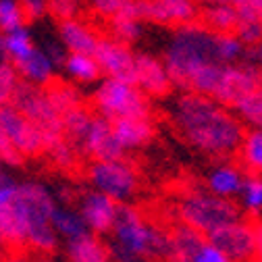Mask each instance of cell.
I'll use <instances>...</instances> for the list:
<instances>
[{"label":"cell","instance_id":"d590c367","mask_svg":"<svg viewBox=\"0 0 262 262\" xmlns=\"http://www.w3.org/2000/svg\"><path fill=\"white\" fill-rule=\"evenodd\" d=\"M46 154L50 156V160L60 169H73L79 160V148H75L71 142L67 140H58L56 144H52L50 148H46Z\"/></svg>","mask_w":262,"mask_h":262},{"label":"cell","instance_id":"7402d4cb","mask_svg":"<svg viewBox=\"0 0 262 262\" xmlns=\"http://www.w3.org/2000/svg\"><path fill=\"white\" fill-rule=\"evenodd\" d=\"M111 29H113L111 38L125 46L142 38L144 23L138 15V0H123V9L119 11V15L111 19Z\"/></svg>","mask_w":262,"mask_h":262},{"label":"cell","instance_id":"277c9868","mask_svg":"<svg viewBox=\"0 0 262 262\" xmlns=\"http://www.w3.org/2000/svg\"><path fill=\"white\" fill-rule=\"evenodd\" d=\"M11 208L25 229V246L36 250L38 254H52L58 246V237L50 225L56 202L48 187L38 181L19 183L17 198Z\"/></svg>","mask_w":262,"mask_h":262},{"label":"cell","instance_id":"816d5d0a","mask_svg":"<svg viewBox=\"0 0 262 262\" xmlns=\"http://www.w3.org/2000/svg\"><path fill=\"white\" fill-rule=\"evenodd\" d=\"M3 169H5V162H3V160H0V175H3V173H5Z\"/></svg>","mask_w":262,"mask_h":262},{"label":"cell","instance_id":"4dcf8cb0","mask_svg":"<svg viewBox=\"0 0 262 262\" xmlns=\"http://www.w3.org/2000/svg\"><path fill=\"white\" fill-rule=\"evenodd\" d=\"M237 152L246 169H250L252 175L262 177V131H246Z\"/></svg>","mask_w":262,"mask_h":262},{"label":"cell","instance_id":"7bdbcfd3","mask_svg":"<svg viewBox=\"0 0 262 262\" xmlns=\"http://www.w3.org/2000/svg\"><path fill=\"white\" fill-rule=\"evenodd\" d=\"M90 7H92V11H96L100 17H106L111 21L123 9V0H96V3H92Z\"/></svg>","mask_w":262,"mask_h":262},{"label":"cell","instance_id":"74e56055","mask_svg":"<svg viewBox=\"0 0 262 262\" xmlns=\"http://www.w3.org/2000/svg\"><path fill=\"white\" fill-rule=\"evenodd\" d=\"M79 11V5L73 0H50L48 3V15L54 17L58 23L67 21V19H75Z\"/></svg>","mask_w":262,"mask_h":262},{"label":"cell","instance_id":"60d3db41","mask_svg":"<svg viewBox=\"0 0 262 262\" xmlns=\"http://www.w3.org/2000/svg\"><path fill=\"white\" fill-rule=\"evenodd\" d=\"M0 160H3L5 165H11V167H19L21 162H23L21 154H19V152L11 146V142L5 138L3 129H0Z\"/></svg>","mask_w":262,"mask_h":262},{"label":"cell","instance_id":"ffe728a7","mask_svg":"<svg viewBox=\"0 0 262 262\" xmlns=\"http://www.w3.org/2000/svg\"><path fill=\"white\" fill-rule=\"evenodd\" d=\"M15 69H17L19 79L23 83L36 85V88H42V90L54 81V71H56L52 60L44 54V50L40 46H36L34 52H31L27 58L17 62Z\"/></svg>","mask_w":262,"mask_h":262},{"label":"cell","instance_id":"f35d334b","mask_svg":"<svg viewBox=\"0 0 262 262\" xmlns=\"http://www.w3.org/2000/svg\"><path fill=\"white\" fill-rule=\"evenodd\" d=\"M17 191H19V181H15L11 175H0V210L9 208L15 198H17Z\"/></svg>","mask_w":262,"mask_h":262},{"label":"cell","instance_id":"ab89813d","mask_svg":"<svg viewBox=\"0 0 262 262\" xmlns=\"http://www.w3.org/2000/svg\"><path fill=\"white\" fill-rule=\"evenodd\" d=\"M21 9H23V15H25V23L27 21H40L48 15V3L46 0H23Z\"/></svg>","mask_w":262,"mask_h":262},{"label":"cell","instance_id":"d6986e66","mask_svg":"<svg viewBox=\"0 0 262 262\" xmlns=\"http://www.w3.org/2000/svg\"><path fill=\"white\" fill-rule=\"evenodd\" d=\"M244 171L235 165H216L208 175H206V191L216 195L223 200H235L242 185H244Z\"/></svg>","mask_w":262,"mask_h":262},{"label":"cell","instance_id":"603a6c76","mask_svg":"<svg viewBox=\"0 0 262 262\" xmlns=\"http://www.w3.org/2000/svg\"><path fill=\"white\" fill-rule=\"evenodd\" d=\"M169 237H171V246H169L167 262H191L193 254L206 242V235L193 231L191 227L181 223L171 229Z\"/></svg>","mask_w":262,"mask_h":262},{"label":"cell","instance_id":"4fadbf2b","mask_svg":"<svg viewBox=\"0 0 262 262\" xmlns=\"http://www.w3.org/2000/svg\"><path fill=\"white\" fill-rule=\"evenodd\" d=\"M138 15L142 23L152 21L158 25L181 27L198 19L200 9L189 0H138Z\"/></svg>","mask_w":262,"mask_h":262},{"label":"cell","instance_id":"d6a6232c","mask_svg":"<svg viewBox=\"0 0 262 262\" xmlns=\"http://www.w3.org/2000/svg\"><path fill=\"white\" fill-rule=\"evenodd\" d=\"M246 54V46L235 34H216V58L221 64H237Z\"/></svg>","mask_w":262,"mask_h":262},{"label":"cell","instance_id":"8fae6325","mask_svg":"<svg viewBox=\"0 0 262 262\" xmlns=\"http://www.w3.org/2000/svg\"><path fill=\"white\" fill-rule=\"evenodd\" d=\"M92 56L104 79H117V81H125L134 85L136 52L129 46L113 40L111 36H104L98 40Z\"/></svg>","mask_w":262,"mask_h":262},{"label":"cell","instance_id":"4316f807","mask_svg":"<svg viewBox=\"0 0 262 262\" xmlns=\"http://www.w3.org/2000/svg\"><path fill=\"white\" fill-rule=\"evenodd\" d=\"M46 92V98H48V102L50 106L62 117L64 113H69L77 106H81V94L77 92L75 85L67 83V81H52L50 85L44 88Z\"/></svg>","mask_w":262,"mask_h":262},{"label":"cell","instance_id":"cb8c5ba5","mask_svg":"<svg viewBox=\"0 0 262 262\" xmlns=\"http://www.w3.org/2000/svg\"><path fill=\"white\" fill-rule=\"evenodd\" d=\"M200 23L212 34H233L239 19L233 3H208L200 11Z\"/></svg>","mask_w":262,"mask_h":262},{"label":"cell","instance_id":"5bb4252c","mask_svg":"<svg viewBox=\"0 0 262 262\" xmlns=\"http://www.w3.org/2000/svg\"><path fill=\"white\" fill-rule=\"evenodd\" d=\"M134 85L146 96V98H162L173 90L171 77L162 64V58L150 54V52H140L136 54V64H134Z\"/></svg>","mask_w":262,"mask_h":262},{"label":"cell","instance_id":"8992f818","mask_svg":"<svg viewBox=\"0 0 262 262\" xmlns=\"http://www.w3.org/2000/svg\"><path fill=\"white\" fill-rule=\"evenodd\" d=\"M92 106L106 121L146 119L150 117V100L131 83L117 79H100L92 94Z\"/></svg>","mask_w":262,"mask_h":262},{"label":"cell","instance_id":"83f0119b","mask_svg":"<svg viewBox=\"0 0 262 262\" xmlns=\"http://www.w3.org/2000/svg\"><path fill=\"white\" fill-rule=\"evenodd\" d=\"M62 69L77 83H98L102 79L100 69L90 54H67L62 62Z\"/></svg>","mask_w":262,"mask_h":262},{"label":"cell","instance_id":"7dc6e473","mask_svg":"<svg viewBox=\"0 0 262 262\" xmlns=\"http://www.w3.org/2000/svg\"><path fill=\"white\" fill-rule=\"evenodd\" d=\"M252 56H254V64H256V67H262V42L252 50Z\"/></svg>","mask_w":262,"mask_h":262},{"label":"cell","instance_id":"6da1fadb","mask_svg":"<svg viewBox=\"0 0 262 262\" xmlns=\"http://www.w3.org/2000/svg\"><path fill=\"white\" fill-rule=\"evenodd\" d=\"M171 119L191 148L214 158L235 154L246 136L231 111L198 94H181L171 106Z\"/></svg>","mask_w":262,"mask_h":262},{"label":"cell","instance_id":"1f68e13d","mask_svg":"<svg viewBox=\"0 0 262 262\" xmlns=\"http://www.w3.org/2000/svg\"><path fill=\"white\" fill-rule=\"evenodd\" d=\"M239 202L248 214L252 216H258L262 212V177L260 175H246L244 179V185H242V191H239Z\"/></svg>","mask_w":262,"mask_h":262},{"label":"cell","instance_id":"7a4b0ae2","mask_svg":"<svg viewBox=\"0 0 262 262\" xmlns=\"http://www.w3.org/2000/svg\"><path fill=\"white\" fill-rule=\"evenodd\" d=\"M162 64L173 88L185 92L187 83L198 71L210 64H221L216 58V34L206 29L200 21L175 27L162 54Z\"/></svg>","mask_w":262,"mask_h":262},{"label":"cell","instance_id":"e575fe53","mask_svg":"<svg viewBox=\"0 0 262 262\" xmlns=\"http://www.w3.org/2000/svg\"><path fill=\"white\" fill-rule=\"evenodd\" d=\"M19 83H21V79H19V73L15 69V64L3 58L0 60V106H9L11 104Z\"/></svg>","mask_w":262,"mask_h":262},{"label":"cell","instance_id":"f907efd6","mask_svg":"<svg viewBox=\"0 0 262 262\" xmlns=\"http://www.w3.org/2000/svg\"><path fill=\"white\" fill-rule=\"evenodd\" d=\"M5 262H27V260H23V258H11V260H5Z\"/></svg>","mask_w":262,"mask_h":262},{"label":"cell","instance_id":"681fc988","mask_svg":"<svg viewBox=\"0 0 262 262\" xmlns=\"http://www.w3.org/2000/svg\"><path fill=\"white\" fill-rule=\"evenodd\" d=\"M5 58V34L0 31V60Z\"/></svg>","mask_w":262,"mask_h":262},{"label":"cell","instance_id":"ac0fdd59","mask_svg":"<svg viewBox=\"0 0 262 262\" xmlns=\"http://www.w3.org/2000/svg\"><path fill=\"white\" fill-rule=\"evenodd\" d=\"M113 134L123 148V152L129 150H140L150 144L154 138V123L152 117L146 119H121L113 121Z\"/></svg>","mask_w":262,"mask_h":262},{"label":"cell","instance_id":"8d00e7d4","mask_svg":"<svg viewBox=\"0 0 262 262\" xmlns=\"http://www.w3.org/2000/svg\"><path fill=\"white\" fill-rule=\"evenodd\" d=\"M235 38L250 48H256L262 42V21H242L235 27Z\"/></svg>","mask_w":262,"mask_h":262},{"label":"cell","instance_id":"f6af8a7d","mask_svg":"<svg viewBox=\"0 0 262 262\" xmlns=\"http://www.w3.org/2000/svg\"><path fill=\"white\" fill-rule=\"evenodd\" d=\"M256 227V256L254 262H262V219L258 223H254Z\"/></svg>","mask_w":262,"mask_h":262},{"label":"cell","instance_id":"bcb514c9","mask_svg":"<svg viewBox=\"0 0 262 262\" xmlns=\"http://www.w3.org/2000/svg\"><path fill=\"white\" fill-rule=\"evenodd\" d=\"M250 9L258 21H262V0H250Z\"/></svg>","mask_w":262,"mask_h":262},{"label":"cell","instance_id":"ba28073f","mask_svg":"<svg viewBox=\"0 0 262 262\" xmlns=\"http://www.w3.org/2000/svg\"><path fill=\"white\" fill-rule=\"evenodd\" d=\"M88 181L94 191L106 195L117 204H127L140 187L138 171L123 160L92 162L88 167Z\"/></svg>","mask_w":262,"mask_h":262},{"label":"cell","instance_id":"44dd1931","mask_svg":"<svg viewBox=\"0 0 262 262\" xmlns=\"http://www.w3.org/2000/svg\"><path fill=\"white\" fill-rule=\"evenodd\" d=\"M67 262H113L108 244L94 233H83L71 242H64Z\"/></svg>","mask_w":262,"mask_h":262},{"label":"cell","instance_id":"f5cc1de1","mask_svg":"<svg viewBox=\"0 0 262 262\" xmlns=\"http://www.w3.org/2000/svg\"><path fill=\"white\" fill-rule=\"evenodd\" d=\"M260 85H262V69H260Z\"/></svg>","mask_w":262,"mask_h":262},{"label":"cell","instance_id":"9c48e42d","mask_svg":"<svg viewBox=\"0 0 262 262\" xmlns=\"http://www.w3.org/2000/svg\"><path fill=\"white\" fill-rule=\"evenodd\" d=\"M206 239L229 260V262H254L256 256V227L248 219H237L229 223Z\"/></svg>","mask_w":262,"mask_h":262},{"label":"cell","instance_id":"f1b7e54d","mask_svg":"<svg viewBox=\"0 0 262 262\" xmlns=\"http://www.w3.org/2000/svg\"><path fill=\"white\" fill-rule=\"evenodd\" d=\"M233 111L242 125L252 127V131H262V85L242 98Z\"/></svg>","mask_w":262,"mask_h":262},{"label":"cell","instance_id":"7c38bea8","mask_svg":"<svg viewBox=\"0 0 262 262\" xmlns=\"http://www.w3.org/2000/svg\"><path fill=\"white\" fill-rule=\"evenodd\" d=\"M0 129H3L5 138L11 142V146L21 154V158L38 156L44 152V140L40 131L11 104L0 106Z\"/></svg>","mask_w":262,"mask_h":262},{"label":"cell","instance_id":"ee69618b","mask_svg":"<svg viewBox=\"0 0 262 262\" xmlns=\"http://www.w3.org/2000/svg\"><path fill=\"white\" fill-rule=\"evenodd\" d=\"M42 50H44V54L52 60L54 67H62L64 58H67V52H64V48H62L58 42H48V44H44Z\"/></svg>","mask_w":262,"mask_h":262},{"label":"cell","instance_id":"d4e9b609","mask_svg":"<svg viewBox=\"0 0 262 262\" xmlns=\"http://www.w3.org/2000/svg\"><path fill=\"white\" fill-rule=\"evenodd\" d=\"M94 121V115L81 104L69 113H64L60 117V123H62V138L71 142L75 148L81 150L83 146V140L88 136V131H90V125Z\"/></svg>","mask_w":262,"mask_h":262},{"label":"cell","instance_id":"52a82bcc","mask_svg":"<svg viewBox=\"0 0 262 262\" xmlns=\"http://www.w3.org/2000/svg\"><path fill=\"white\" fill-rule=\"evenodd\" d=\"M11 106L21 113L31 125H34L40 136L44 140V152L46 148H50L52 144H56L58 140H62V123H60V115L50 106L46 92L42 88L29 85V83H19Z\"/></svg>","mask_w":262,"mask_h":262},{"label":"cell","instance_id":"836d02e7","mask_svg":"<svg viewBox=\"0 0 262 262\" xmlns=\"http://www.w3.org/2000/svg\"><path fill=\"white\" fill-rule=\"evenodd\" d=\"M25 15L17 0H0V31L7 36L15 29L25 27Z\"/></svg>","mask_w":262,"mask_h":262},{"label":"cell","instance_id":"5b68a950","mask_svg":"<svg viewBox=\"0 0 262 262\" xmlns=\"http://www.w3.org/2000/svg\"><path fill=\"white\" fill-rule=\"evenodd\" d=\"M177 214L181 225L191 227L202 235H210L216 229L242 219V208L235 204V200H223L206 189H195L179 200Z\"/></svg>","mask_w":262,"mask_h":262},{"label":"cell","instance_id":"30bf717a","mask_svg":"<svg viewBox=\"0 0 262 262\" xmlns=\"http://www.w3.org/2000/svg\"><path fill=\"white\" fill-rule=\"evenodd\" d=\"M256 88H260V67H256L254 62L225 64L212 100L225 108H233L242 98H246Z\"/></svg>","mask_w":262,"mask_h":262},{"label":"cell","instance_id":"9a60e30c","mask_svg":"<svg viewBox=\"0 0 262 262\" xmlns=\"http://www.w3.org/2000/svg\"><path fill=\"white\" fill-rule=\"evenodd\" d=\"M117 210H119L117 202H113L111 198H106V195L98 193L94 189H88L81 195L77 212H79L88 231L98 235V237H102V235L113 231Z\"/></svg>","mask_w":262,"mask_h":262},{"label":"cell","instance_id":"b9f144b4","mask_svg":"<svg viewBox=\"0 0 262 262\" xmlns=\"http://www.w3.org/2000/svg\"><path fill=\"white\" fill-rule=\"evenodd\" d=\"M191 262H229L208 239L200 246V250L193 254V258H191Z\"/></svg>","mask_w":262,"mask_h":262},{"label":"cell","instance_id":"2e32d148","mask_svg":"<svg viewBox=\"0 0 262 262\" xmlns=\"http://www.w3.org/2000/svg\"><path fill=\"white\" fill-rule=\"evenodd\" d=\"M81 152H85L92 158V162H111V160L125 158V152L113 134V123L98 115H94Z\"/></svg>","mask_w":262,"mask_h":262},{"label":"cell","instance_id":"f546056e","mask_svg":"<svg viewBox=\"0 0 262 262\" xmlns=\"http://www.w3.org/2000/svg\"><path fill=\"white\" fill-rule=\"evenodd\" d=\"M34 48H36V44H34V38H31V31L27 25L5 36V60L13 62V64L27 58L34 52Z\"/></svg>","mask_w":262,"mask_h":262},{"label":"cell","instance_id":"c3c4849f","mask_svg":"<svg viewBox=\"0 0 262 262\" xmlns=\"http://www.w3.org/2000/svg\"><path fill=\"white\" fill-rule=\"evenodd\" d=\"M36 262H54V258H52L50 254H40V256L36 258Z\"/></svg>","mask_w":262,"mask_h":262},{"label":"cell","instance_id":"3957f363","mask_svg":"<svg viewBox=\"0 0 262 262\" xmlns=\"http://www.w3.org/2000/svg\"><path fill=\"white\" fill-rule=\"evenodd\" d=\"M108 244L111 260L115 262H148L169 256V231L150 225L144 214L131 204H119L117 219Z\"/></svg>","mask_w":262,"mask_h":262},{"label":"cell","instance_id":"484cf974","mask_svg":"<svg viewBox=\"0 0 262 262\" xmlns=\"http://www.w3.org/2000/svg\"><path fill=\"white\" fill-rule=\"evenodd\" d=\"M50 225L54 229V233L58 239H64V242H71L83 233H88V229L79 216L77 210L69 208V206H58L54 208L52 216H50Z\"/></svg>","mask_w":262,"mask_h":262},{"label":"cell","instance_id":"e0dca14e","mask_svg":"<svg viewBox=\"0 0 262 262\" xmlns=\"http://www.w3.org/2000/svg\"><path fill=\"white\" fill-rule=\"evenodd\" d=\"M58 44L64 48L67 54H94L96 44L100 36L94 31L92 25L81 21L79 17L67 19L58 23Z\"/></svg>","mask_w":262,"mask_h":262}]
</instances>
